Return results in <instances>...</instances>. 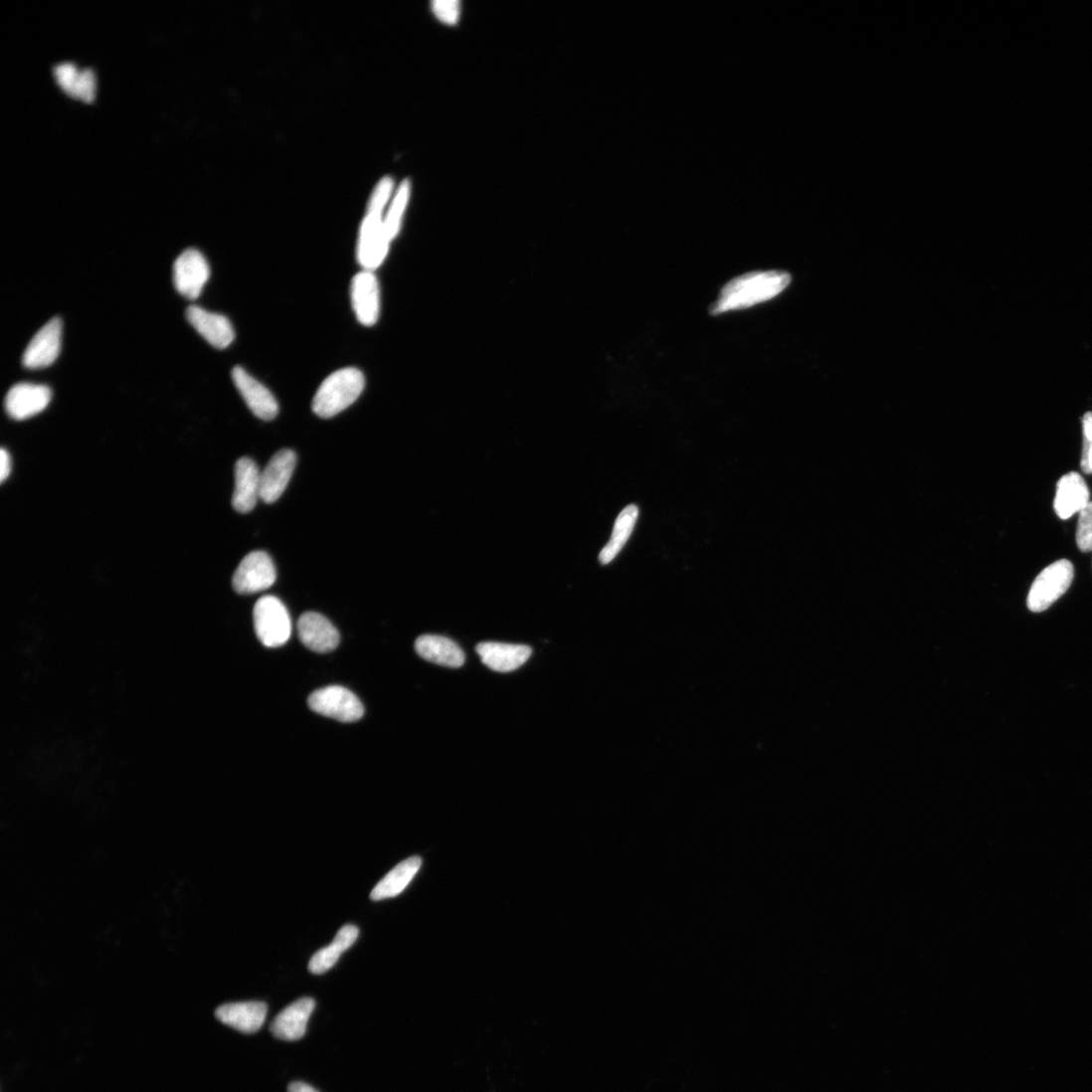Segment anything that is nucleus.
<instances>
[{
	"label": "nucleus",
	"instance_id": "8",
	"mask_svg": "<svg viewBox=\"0 0 1092 1092\" xmlns=\"http://www.w3.org/2000/svg\"><path fill=\"white\" fill-rule=\"evenodd\" d=\"M352 308L358 322L374 326L381 312L380 283L375 272L362 271L354 275L350 286Z\"/></svg>",
	"mask_w": 1092,
	"mask_h": 1092
},
{
	"label": "nucleus",
	"instance_id": "26",
	"mask_svg": "<svg viewBox=\"0 0 1092 1092\" xmlns=\"http://www.w3.org/2000/svg\"><path fill=\"white\" fill-rule=\"evenodd\" d=\"M53 73L60 89L69 96L76 98L82 71L73 64H63L55 67Z\"/></svg>",
	"mask_w": 1092,
	"mask_h": 1092
},
{
	"label": "nucleus",
	"instance_id": "17",
	"mask_svg": "<svg viewBox=\"0 0 1092 1092\" xmlns=\"http://www.w3.org/2000/svg\"><path fill=\"white\" fill-rule=\"evenodd\" d=\"M267 1014L268 1005L262 1001L227 1003L216 1010L220 1021L245 1034L257 1033L264 1025Z\"/></svg>",
	"mask_w": 1092,
	"mask_h": 1092
},
{
	"label": "nucleus",
	"instance_id": "33",
	"mask_svg": "<svg viewBox=\"0 0 1092 1092\" xmlns=\"http://www.w3.org/2000/svg\"><path fill=\"white\" fill-rule=\"evenodd\" d=\"M287 1091L288 1092H319L318 1090H316L311 1085H309L307 1083L300 1082V1081H295V1082L290 1083L288 1085Z\"/></svg>",
	"mask_w": 1092,
	"mask_h": 1092
},
{
	"label": "nucleus",
	"instance_id": "30",
	"mask_svg": "<svg viewBox=\"0 0 1092 1092\" xmlns=\"http://www.w3.org/2000/svg\"><path fill=\"white\" fill-rule=\"evenodd\" d=\"M433 10L441 21L454 25L459 18L460 4L456 0H436Z\"/></svg>",
	"mask_w": 1092,
	"mask_h": 1092
},
{
	"label": "nucleus",
	"instance_id": "23",
	"mask_svg": "<svg viewBox=\"0 0 1092 1092\" xmlns=\"http://www.w3.org/2000/svg\"><path fill=\"white\" fill-rule=\"evenodd\" d=\"M421 864L419 857H410L397 865L374 888L371 898L378 901L399 895L415 877Z\"/></svg>",
	"mask_w": 1092,
	"mask_h": 1092
},
{
	"label": "nucleus",
	"instance_id": "6",
	"mask_svg": "<svg viewBox=\"0 0 1092 1092\" xmlns=\"http://www.w3.org/2000/svg\"><path fill=\"white\" fill-rule=\"evenodd\" d=\"M276 580L272 558L265 552H254L242 560L233 576V588L242 595L256 594L271 588Z\"/></svg>",
	"mask_w": 1092,
	"mask_h": 1092
},
{
	"label": "nucleus",
	"instance_id": "32",
	"mask_svg": "<svg viewBox=\"0 0 1092 1092\" xmlns=\"http://www.w3.org/2000/svg\"><path fill=\"white\" fill-rule=\"evenodd\" d=\"M12 459L10 454L3 449L0 452V480L4 482L11 474Z\"/></svg>",
	"mask_w": 1092,
	"mask_h": 1092
},
{
	"label": "nucleus",
	"instance_id": "10",
	"mask_svg": "<svg viewBox=\"0 0 1092 1092\" xmlns=\"http://www.w3.org/2000/svg\"><path fill=\"white\" fill-rule=\"evenodd\" d=\"M61 339H63V321L56 317L39 330L31 340L23 356L24 367L39 370L51 366L60 353Z\"/></svg>",
	"mask_w": 1092,
	"mask_h": 1092
},
{
	"label": "nucleus",
	"instance_id": "13",
	"mask_svg": "<svg viewBox=\"0 0 1092 1092\" xmlns=\"http://www.w3.org/2000/svg\"><path fill=\"white\" fill-rule=\"evenodd\" d=\"M316 1002L311 998H302L281 1010L271 1024V1031L276 1039L292 1042L305 1036L307 1025Z\"/></svg>",
	"mask_w": 1092,
	"mask_h": 1092
},
{
	"label": "nucleus",
	"instance_id": "15",
	"mask_svg": "<svg viewBox=\"0 0 1092 1092\" xmlns=\"http://www.w3.org/2000/svg\"><path fill=\"white\" fill-rule=\"evenodd\" d=\"M261 473L250 457L240 458L235 465V491L232 504L240 513L252 512L261 499Z\"/></svg>",
	"mask_w": 1092,
	"mask_h": 1092
},
{
	"label": "nucleus",
	"instance_id": "27",
	"mask_svg": "<svg viewBox=\"0 0 1092 1092\" xmlns=\"http://www.w3.org/2000/svg\"><path fill=\"white\" fill-rule=\"evenodd\" d=\"M1076 542L1082 553L1092 552V502L1080 512L1076 530Z\"/></svg>",
	"mask_w": 1092,
	"mask_h": 1092
},
{
	"label": "nucleus",
	"instance_id": "28",
	"mask_svg": "<svg viewBox=\"0 0 1092 1092\" xmlns=\"http://www.w3.org/2000/svg\"><path fill=\"white\" fill-rule=\"evenodd\" d=\"M1083 425V450L1081 455V468L1086 474L1092 473V413L1088 412L1082 420Z\"/></svg>",
	"mask_w": 1092,
	"mask_h": 1092
},
{
	"label": "nucleus",
	"instance_id": "7",
	"mask_svg": "<svg viewBox=\"0 0 1092 1092\" xmlns=\"http://www.w3.org/2000/svg\"><path fill=\"white\" fill-rule=\"evenodd\" d=\"M308 703L316 713L341 722L357 721L364 712L362 703L356 695L340 686H329L315 691Z\"/></svg>",
	"mask_w": 1092,
	"mask_h": 1092
},
{
	"label": "nucleus",
	"instance_id": "2",
	"mask_svg": "<svg viewBox=\"0 0 1092 1092\" xmlns=\"http://www.w3.org/2000/svg\"><path fill=\"white\" fill-rule=\"evenodd\" d=\"M366 379L355 368H346L330 375L318 389L313 412L321 418H332L351 406L363 392Z\"/></svg>",
	"mask_w": 1092,
	"mask_h": 1092
},
{
	"label": "nucleus",
	"instance_id": "21",
	"mask_svg": "<svg viewBox=\"0 0 1092 1092\" xmlns=\"http://www.w3.org/2000/svg\"><path fill=\"white\" fill-rule=\"evenodd\" d=\"M415 649L422 658L448 667H459L465 659L463 651L455 641L441 636L420 637L415 642Z\"/></svg>",
	"mask_w": 1092,
	"mask_h": 1092
},
{
	"label": "nucleus",
	"instance_id": "5",
	"mask_svg": "<svg viewBox=\"0 0 1092 1092\" xmlns=\"http://www.w3.org/2000/svg\"><path fill=\"white\" fill-rule=\"evenodd\" d=\"M383 213L368 211L358 237L357 261L364 271L375 272L385 262L392 240L384 227Z\"/></svg>",
	"mask_w": 1092,
	"mask_h": 1092
},
{
	"label": "nucleus",
	"instance_id": "9",
	"mask_svg": "<svg viewBox=\"0 0 1092 1092\" xmlns=\"http://www.w3.org/2000/svg\"><path fill=\"white\" fill-rule=\"evenodd\" d=\"M210 266L197 250L182 253L173 266L176 290L189 299L198 298L210 278Z\"/></svg>",
	"mask_w": 1092,
	"mask_h": 1092
},
{
	"label": "nucleus",
	"instance_id": "24",
	"mask_svg": "<svg viewBox=\"0 0 1092 1092\" xmlns=\"http://www.w3.org/2000/svg\"><path fill=\"white\" fill-rule=\"evenodd\" d=\"M639 510L637 505H629L618 517L614 532L609 543L602 550L599 561L602 565L611 564L624 549L630 539L638 518Z\"/></svg>",
	"mask_w": 1092,
	"mask_h": 1092
},
{
	"label": "nucleus",
	"instance_id": "3",
	"mask_svg": "<svg viewBox=\"0 0 1092 1092\" xmlns=\"http://www.w3.org/2000/svg\"><path fill=\"white\" fill-rule=\"evenodd\" d=\"M1074 568L1068 560H1060L1047 567L1031 585L1027 607L1031 613L1040 614L1049 609L1070 588Z\"/></svg>",
	"mask_w": 1092,
	"mask_h": 1092
},
{
	"label": "nucleus",
	"instance_id": "20",
	"mask_svg": "<svg viewBox=\"0 0 1092 1092\" xmlns=\"http://www.w3.org/2000/svg\"><path fill=\"white\" fill-rule=\"evenodd\" d=\"M1089 497V490L1083 477L1077 472H1069L1057 482L1055 512L1059 518L1069 519L1090 502Z\"/></svg>",
	"mask_w": 1092,
	"mask_h": 1092
},
{
	"label": "nucleus",
	"instance_id": "16",
	"mask_svg": "<svg viewBox=\"0 0 1092 1092\" xmlns=\"http://www.w3.org/2000/svg\"><path fill=\"white\" fill-rule=\"evenodd\" d=\"M297 632L302 644L319 653L332 651L340 641L335 627L316 613L303 614L298 620Z\"/></svg>",
	"mask_w": 1092,
	"mask_h": 1092
},
{
	"label": "nucleus",
	"instance_id": "31",
	"mask_svg": "<svg viewBox=\"0 0 1092 1092\" xmlns=\"http://www.w3.org/2000/svg\"><path fill=\"white\" fill-rule=\"evenodd\" d=\"M95 87L94 73L90 69L82 71L76 99L87 103L92 102L95 97Z\"/></svg>",
	"mask_w": 1092,
	"mask_h": 1092
},
{
	"label": "nucleus",
	"instance_id": "14",
	"mask_svg": "<svg viewBox=\"0 0 1092 1092\" xmlns=\"http://www.w3.org/2000/svg\"><path fill=\"white\" fill-rule=\"evenodd\" d=\"M296 463V455L290 450L276 453L261 473V499L274 503L285 491Z\"/></svg>",
	"mask_w": 1092,
	"mask_h": 1092
},
{
	"label": "nucleus",
	"instance_id": "19",
	"mask_svg": "<svg viewBox=\"0 0 1092 1092\" xmlns=\"http://www.w3.org/2000/svg\"><path fill=\"white\" fill-rule=\"evenodd\" d=\"M483 664L500 673L515 671L524 664L532 653L526 645L500 642H481L476 646Z\"/></svg>",
	"mask_w": 1092,
	"mask_h": 1092
},
{
	"label": "nucleus",
	"instance_id": "18",
	"mask_svg": "<svg viewBox=\"0 0 1092 1092\" xmlns=\"http://www.w3.org/2000/svg\"><path fill=\"white\" fill-rule=\"evenodd\" d=\"M186 316L198 333L215 348L225 349L234 341V328L227 317L199 306H191Z\"/></svg>",
	"mask_w": 1092,
	"mask_h": 1092
},
{
	"label": "nucleus",
	"instance_id": "11",
	"mask_svg": "<svg viewBox=\"0 0 1092 1092\" xmlns=\"http://www.w3.org/2000/svg\"><path fill=\"white\" fill-rule=\"evenodd\" d=\"M232 379L243 400L258 418L271 421L277 416L279 408L274 396L245 369L234 368Z\"/></svg>",
	"mask_w": 1092,
	"mask_h": 1092
},
{
	"label": "nucleus",
	"instance_id": "4",
	"mask_svg": "<svg viewBox=\"0 0 1092 1092\" xmlns=\"http://www.w3.org/2000/svg\"><path fill=\"white\" fill-rule=\"evenodd\" d=\"M255 628L260 640L268 647H278L291 635V621L286 607L274 596L261 598L254 612Z\"/></svg>",
	"mask_w": 1092,
	"mask_h": 1092
},
{
	"label": "nucleus",
	"instance_id": "1",
	"mask_svg": "<svg viewBox=\"0 0 1092 1092\" xmlns=\"http://www.w3.org/2000/svg\"><path fill=\"white\" fill-rule=\"evenodd\" d=\"M792 282V275L783 271L752 272L728 281L709 312L716 316L744 310L779 295Z\"/></svg>",
	"mask_w": 1092,
	"mask_h": 1092
},
{
	"label": "nucleus",
	"instance_id": "22",
	"mask_svg": "<svg viewBox=\"0 0 1092 1092\" xmlns=\"http://www.w3.org/2000/svg\"><path fill=\"white\" fill-rule=\"evenodd\" d=\"M359 931L355 926L346 925L341 928L331 945L318 951L310 960L309 970L314 975H323L331 969L340 958L341 954L348 950L358 938Z\"/></svg>",
	"mask_w": 1092,
	"mask_h": 1092
},
{
	"label": "nucleus",
	"instance_id": "29",
	"mask_svg": "<svg viewBox=\"0 0 1092 1092\" xmlns=\"http://www.w3.org/2000/svg\"><path fill=\"white\" fill-rule=\"evenodd\" d=\"M394 181L390 177L383 178L376 187L370 200L368 211L383 213L393 193Z\"/></svg>",
	"mask_w": 1092,
	"mask_h": 1092
},
{
	"label": "nucleus",
	"instance_id": "25",
	"mask_svg": "<svg viewBox=\"0 0 1092 1092\" xmlns=\"http://www.w3.org/2000/svg\"><path fill=\"white\" fill-rule=\"evenodd\" d=\"M410 184L406 180L400 186L387 215L384 218V227L387 235L393 241L401 228L402 218L409 202Z\"/></svg>",
	"mask_w": 1092,
	"mask_h": 1092
},
{
	"label": "nucleus",
	"instance_id": "12",
	"mask_svg": "<svg viewBox=\"0 0 1092 1092\" xmlns=\"http://www.w3.org/2000/svg\"><path fill=\"white\" fill-rule=\"evenodd\" d=\"M52 392L49 387L22 383L9 391L5 407L12 419L22 421L43 412L50 404Z\"/></svg>",
	"mask_w": 1092,
	"mask_h": 1092
}]
</instances>
